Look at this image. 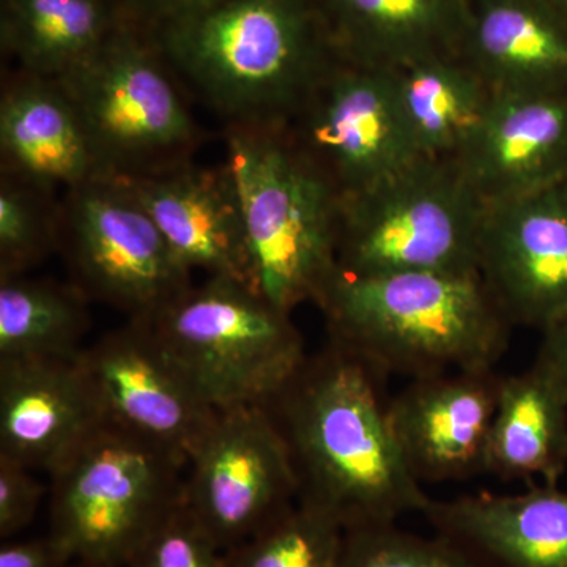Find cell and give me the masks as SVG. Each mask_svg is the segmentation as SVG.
Listing matches in <instances>:
<instances>
[{"label":"cell","mask_w":567,"mask_h":567,"mask_svg":"<svg viewBox=\"0 0 567 567\" xmlns=\"http://www.w3.org/2000/svg\"><path fill=\"white\" fill-rule=\"evenodd\" d=\"M286 126L339 199L423 158L406 130L388 70L338 59Z\"/></svg>","instance_id":"11"},{"label":"cell","mask_w":567,"mask_h":567,"mask_svg":"<svg viewBox=\"0 0 567 567\" xmlns=\"http://www.w3.org/2000/svg\"><path fill=\"white\" fill-rule=\"evenodd\" d=\"M78 358L0 361V456L52 475L106 425Z\"/></svg>","instance_id":"16"},{"label":"cell","mask_w":567,"mask_h":567,"mask_svg":"<svg viewBox=\"0 0 567 567\" xmlns=\"http://www.w3.org/2000/svg\"><path fill=\"white\" fill-rule=\"evenodd\" d=\"M125 567H224L223 551L182 502Z\"/></svg>","instance_id":"29"},{"label":"cell","mask_w":567,"mask_h":567,"mask_svg":"<svg viewBox=\"0 0 567 567\" xmlns=\"http://www.w3.org/2000/svg\"><path fill=\"white\" fill-rule=\"evenodd\" d=\"M300 487L264 406L218 410L186 466L183 502L221 551L262 532L298 503Z\"/></svg>","instance_id":"10"},{"label":"cell","mask_w":567,"mask_h":567,"mask_svg":"<svg viewBox=\"0 0 567 567\" xmlns=\"http://www.w3.org/2000/svg\"><path fill=\"white\" fill-rule=\"evenodd\" d=\"M115 2H117V0H115Z\"/></svg>","instance_id":"35"},{"label":"cell","mask_w":567,"mask_h":567,"mask_svg":"<svg viewBox=\"0 0 567 567\" xmlns=\"http://www.w3.org/2000/svg\"><path fill=\"white\" fill-rule=\"evenodd\" d=\"M61 199L31 183L0 175V278L22 276L58 251Z\"/></svg>","instance_id":"27"},{"label":"cell","mask_w":567,"mask_h":567,"mask_svg":"<svg viewBox=\"0 0 567 567\" xmlns=\"http://www.w3.org/2000/svg\"><path fill=\"white\" fill-rule=\"evenodd\" d=\"M566 470V395L535 364L520 374L502 377L486 473L529 484L539 477L543 484L558 486Z\"/></svg>","instance_id":"22"},{"label":"cell","mask_w":567,"mask_h":567,"mask_svg":"<svg viewBox=\"0 0 567 567\" xmlns=\"http://www.w3.org/2000/svg\"><path fill=\"white\" fill-rule=\"evenodd\" d=\"M380 375L328 341L264 406L287 450L300 495L344 529L398 524L431 503L399 454Z\"/></svg>","instance_id":"1"},{"label":"cell","mask_w":567,"mask_h":567,"mask_svg":"<svg viewBox=\"0 0 567 567\" xmlns=\"http://www.w3.org/2000/svg\"><path fill=\"white\" fill-rule=\"evenodd\" d=\"M540 333L543 341L533 364L546 372L567 398V312Z\"/></svg>","instance_id":"33"},{"label":"cell","mask_w":567,"mask_h":567,"mask_svg":"<svg viewBox=\"0 0 567 567\" xmlns=\"http://www.w3.org/2000/svg\"><path fill=\"white\" fill-rule=\"evenodd\" d=\"M336 58L398 70L461 55L470 0H319Z\"/></svg>","instance_id":"21"},{"label":"cell","mask_w":567,"mask_h":567,"mask_svg":"<svg viewBox=\"0 0 567 567\" xmlns=\"http://www.w3.org/2000/svg\"><path fill=\"white\" fill-rule=\"evenodd\" d=\"M0 156L2 173L55 196L96 174L87 134L62 82L21 70L2 84Z\"/></svg>","instance_id":"19"},{"label":"cell","mask_w":567,"mask_h":567,"mask_svg":"<svg viewBox=\"0 0 567 567\" xmlns=\"http://www.w3.org/2000/svg\"><path fill=\"white\" fill-rule=\"evenodd\" d=\"M174 74L151 33L122 17L61 81L87 134L95 175L136 181L194 162L203 133Z\"/></svg>","instance_id":"5"},{"label":"cell","mask_w":567,"mask_h":567,"mask_svg":"<svg viewBox=\"0 0 567 567\" xmlns=\"http://www.w3.org/2000/svg\"><path fill=\"white\" fill-rule=\"evenodd\" d=\"M151 323L216 410L264 405L308 357L289 312L229 279L189 287Z\"/></svg>","instance_id":"8"},{"label":"cell","mask_w":567,"mask_h":567,"mask_svg":"<svg viewBox=\"0 0 567 567\" xmlns=\"http://www.w3.org/2000/svg\"><path fill=\"white\" fill-rule=\"evenodd\" d=\"M461 58L494 93H567V20L550 0H470Z\"/></svg>","instance_id":"20"},{"label":"cell","mask_w":567,"mask_h":567,"mask_svg":"<svg viewBox=\"0 0 567 567\" xmlns=\"http://www.w3.org/2000/svg\"><path fill=\"white\" fill-rule=\"evenodd\" d=\"M317 306L327 320L328 341L346 347L380 375L410 380L495 369L513 328L473 274L354 275L338 268Z\"/></svg>","instance_id":"3"},{"label":"cell","mask_w":567,"mask_h":567,"mask_svg":"<svg viewBox=\"0 0 567 567\" xmlns=\"http://www.w3.org/2000/svg\"><path fill=\"white\" fill-rule=\"evenodd\" d=\"M175 256L189 271L257 290L251 248L226 164L192 162L153 177L128 181Z\"/></svg>","instance_id":"17"},{"label":"cell","mask_w":567,"mask_h":567,"mask_svg":"<svg viewBox=\"0 0 567 567\" xmlns=\"http://www.w3.org/2000/svg\"><path fill=\"white\" fill-rule=\"evenodd\" d=\"M122 20L115 0H0L2 50L24 73L62 81Z\"/></svg>","instance_id":"23"},{"label":"cell","mask_w":567,"mask_h":567,"mask_svg":"<svg viewBox=\"0 0 567 567\" xmlns=\"http://www.w3.org/2000/svg\"><path fill=\"white\" fill-rule=\"evenodd\" d=\"M421 516L480 567H567V492L558 486L431 499Z\"/></svg>","instance_id":"18"},{"label":"cell","mask_w":567,"mask_h":567,"mask_svg":"<svg viewBox=\"0 0 567 567\" xmlns=\"http://www.w3.org/2000/svg\"><path fill=\"white\" fill-rule=\"evenodd\" d=\"M224 141L257 290L289 315L317 305L338 270V193L286 125H227Z\"/></svg>","instance_id":"4"},{"label":"cell","mask_w":567,"mask_h":567,"mask_svg":"<svg viewBox=\"0 0 567 567\" xmlns=\"http://www.w3.org/2000/svg\"><path fill=\"white\" fill-rule=\"evenodd\" d=\"M502 375L495 369L410 380L386 404L399 454L417 483H453L486 473Z\"/></svg>","instance_id":"14"},{"label":"cell","mask_w":567,"mask_h":567,"mask_svg":"<svg viewBox=\"0 0 567 567\" xmlns=\"http://www.w3.org/2000/svg\"><path fill=\"white\" fill-rule=\"evenodd\" d=\"M224 2L226 0H117V6L126 21L153 35Z\"/></svg>","instance_id":"31"},{"label":"cell","mask_w":567,"mask_h":567,"mask_svg":"<svg viewBox=\"0 0 567 567\" xmlns=\"http://www.w3.org/2000/svg\"><path fill=\"white\" fill-rule=\"evenodd\" d=\"M550 2L554 3L555 9H558V11L565 14L567 20V0H550Z\"/></svg>","instance_id":"34"},{"label":"cell","mask_w":567,"mask_h":567,"mask_svg":"<svg viewBox=\"0 0 567 567\" xmlns=\"http://www.w3.org/2000/svg\"><path fill=\"white\" fill-rule=\"evenodd\" d=\"M388 71L417 153L423 158H456L494 96L486 81L461 55L424 59Z\"/></svg>","instance_id":"24"},{"label":"cell","mask_w":567,"mask_h":567,"mask_svg":"<svg viewBox=\"0 0 567 567\" xmlns=\"http://www.w3.org/2000/svg\"><path fill=\"white\" fill-rule=\"evenodd\" d=\"M78 360L104 424L162 447L188 466L218 410L197 390L151 322L128 320L85 346Z\"/></svg>","instance_id":"12"},{"label":"cell","mask_w":567,"mask_h":567,"mask_svg":"<svg viewBox=\"0 0 567 567\" xmlns=\"http://www.w3.org/2000/svg\"><path fill=\"white\" fill-rule=\"evenodd\" d=\"M152 37L226 125H287L338 61L319 0H226Z\"/></svg>","instance_id":"2"},{"label":"cell","mask_w":567,"mask_h":567,"mask_svg":"<svg viewBox=\"0 0 567 567\" xmlns=\"http://www.w3.org/2000/svg\"><path fill=\"white\" fill-rule=\"evenodd\" d=\"M13 458L0 456V537L9 540L32 524L39 511L44 487Z\"/></svg>","instance_id":"30"},{"label":"cell","mask_w":567,"mask_h":567,"mask_svg":"<svg viewBox=\"0 0 567 567\" xmlns=\"http://www.w3.org/2000/svg\"><path fill=\"white\" fill-rule=\"evenodd\" d=\"M185 462L104 425L52 473L50 535L70 567H125L181 505Z\"/></svg>","instance_id":"7"},{"label":"cell","mask_w":567,"mask_h":567,"mask_svg":"<svg viewBox=\"0 0 567 567\" xmlns=\"http://www.w3.org/2000/svg\"><path fill=\"white\" fill-rule=\"evenodd\" d=\"M71 558L65 547L48 533L35 539L10 543L0 547V567H70Z\"/></svg>","instance_id":"32"},{"label":"cell","mask_w":567,"mask_h":567,"mask_svg":"<svg viewBox=\"0 0 567 567\" xmlns=\"http://www.w3.org/2000/svg\"><path fill=\"white\" fill-rule=\"evenodd\" d=\"M486 204L454 159L420 158L339 199L338 268L480 275Z\"/></svg>","instance_id":"6"},{"label":"cell","mask_w":567,"mask_h":567,"mask_svg":"<svg viewBox=\"0 0 567 567\" xmlns=\"http://www.w3.org/2000/svg\"><path fill=\"white\" fill-rule=\"evenodd\" d=\"M341 567H480L442 536L424 537L398 524L346 529Z\"/></svg>","instance_id":"28"},{"label":"cell","mask_w":567,"mask_h":567,"mask_svg":"<svg viewBox=\"0 0 567 567\" xmlns=\"http://www.w3.org/2000/svg\"><path fill=\"white\" fill-rule=\"evenodd\" d=\"M454 162L486 205L566 182L567 93H494Z\"/></svg>","instance_id":"15"},{"label":"cell","mask_w":567,"mask_h":567,"mask_svg":"<svg viewBox=\"0 0 567 567\" xmlns=\"http://www.w3.org/2000/svg\"><path fill=\"white\" fill-rule=\"evenodd\" d=\"M346 529L330 514L297 505L245 543L223 551L224 567H341Z\"/></svg>","instance_id":"26"},{"label":"cell","mask_w":567,"mask_h":567,"mask_svg":"<svg viewBox=\"0 0 567 567\" xmlns=\"http://www.w3.org/2000/svg\"><path fill=\"white\" fill-rule=\"evenodd\" d=\"M87 303L73 284L0 278V361L80 357L91 330Z\"/></svg>","instance_id":"25"},{"label":"cell","mask_w":567,"mask_h":567,"mask_svg":"<svg viewBox=\"0 0 567 567\" xmlns=\"http://www.w3.org/2000/svg\"><path fill=\"white\" fill-rule=\"evenodd\" d=\"M59 252L89 301L151 322L192 286L128 181L93 175L63 193Z\"/></svg>","instance_id":"9"},{"label":"cell","mask_w":567,"mask_h":567,"mask_svg":"<svg viewBox=\"0 0 567 567\" xmlns=\"http://www.w3.org/2000/svg\"><path fill=\"white\" fill-rule=\"evenodd\" d=\"M480 276L511 324L546 330L567 312V181L486 205Z\"/></svg>","instance_id":"13"}]
</instances>
